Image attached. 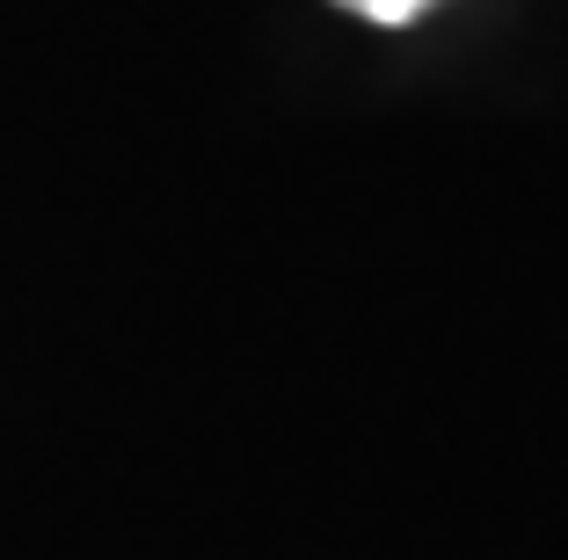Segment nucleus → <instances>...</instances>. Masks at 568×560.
<instances>
[{"instance_id": "nucleus-1", "label": "nucleus", "mask_w": 568, "mask_h": 560, "mask_svg": "<svg viewBox=\"0 0 568 560\" xmlns=\"http://www.w3.org/2000/svg\"><path fill=\"white\" fill-rule=\"evenodd\" d=\"M343 16H357V22H379V30H408V22H423L437 8V0H335Z\"/></svg>"}]
</instances>
